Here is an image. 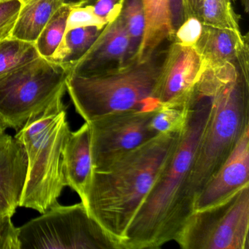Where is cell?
<instances>
[{
	"mask_svg": "<svg viewBox=\"0 0 249 249\" xmlns=\"http://www.w3.org/2000/svg\"><path fill=\"white\" fill-rule=\"evenodd\" d=\"M164 53L159 51L143 62L135 59L124 68L100 75L70 74L67 91L76 111L89 122L115 112L157 110V83Z\"/></svg>",
	"mask_w": 249,
	"mask_h": 249,
	"instance_id": "5",
	"label": "cell"
},
{
	"mask_svg": "<svg viewBox=\"0 0 249 249\" xmlns=\"http://www.w3.org/2000/svg\"><path fill=\"white\" fill-rule=\"evenodd\" d=\"M210 100L194 91L177 147L126 230L121 249H159L176 240L185 222L183 191L210 112Z\"/></svg>",
	"mask_w": 249,
	"mask_h": 249,
	"instance_id": "3",
	"label": "cell"
},
{
	"mask_svg": "<svg viewBox=\"0 0 249 249\" xmlns=\"http://www.w3.org/2000/svg\"><path fill=\"white\" fill-rule=\"evenodd\" d=\"M129 42L119 17L104 27L87 53L72 67L71 74L88 77L124 68L129 63Z\"/></svg>",
	"mask_w": 249,
	"mask_h": 249,
	"instance_id": "12",
	"label": "cell"
},
{
	"mask_svg": "<svg viewBox=\"0 0 249 249\" xmlns=\"http://www.w3.org/2000/svg\"><path fill=\"white\" fill-rule=\"evenodd\" d=\"M71 68L39 56L0 76V119L19 130L62 93Z\"/></svg>",
	"mask_w": 249,
	"mask_h": 249,
	"instance_id": "6",
	"label": "cell"
},
{
	"mask_svg": "<svg viewBox=\"0 0 249 249\" xmlns=\"http://www.w3.org/2000/svg\"><path fill=\"white\" fill-rule=\"evenodd\" d=\"M204 24L195 17H188L176 30L173 41L186 46H195L200 38Z\"/></svg>",
	"mask_w": 249,
	"mask_h": 249,
	"instance_id": "26",
	"label": "cell"
},
{
	"mask_svg": "<svg viewBox=\"0 0 249 249\" xmlns=\"http://www.w3.org/2000/svg\"><path fill=\"white\" fill-rule=\"evenodd\" d=\"M27 165L22 144L5 132L0 135V217L12 218L19 207Z\"/></svg>",
	"mask_w": 249,
	"mask_h": 249,
	"instance_id": "13",
	"label": "cell"
},
{
	"mask_svg": "<svg viewBox=\"0 0 249 249\" xmlns=\"http://www.w3.org/2000/svg\"><path fill=\"white\" fill-rule=\"evenodd\" d=\"M246 185H249V126L227 160L196 195L192 210L199 211L215 205Z\"/></svg>",
	"mask_w": 249,
	"mask_h": 249,
	"instance_id": "11",
	"label": "cell"
},
{
	"mask_svg": "<svg viewBox=\"0 0 249 249\" xmlns=\"http://www.w3.org/2000/svg\"><path fill=\"white\" fill-rule=\"evenodd\" d=\"M154 111L115 112L89 122L93 169L110 162L157 136L150 126Z\"/></svg>",
	"mask_w": 249,
	"mask_h": 249,
	"instance_id": "9",
	"label": "cell"
},
{
	"mask_svg": "<svg viewBox=\"0 0 249 249\" xmlns=\"http://www.w3.org/2000/svg\"><path fill=\"white\" fill-rule=\"evenodd\" d=\"M8 127L6 124H5V122L2 120V119H0V135L3 134L4 132H5V130Z\"/></svg>",
	"mask_w": 249,
	"mask_h": 249,
	"instance_id": "32",
	"label": "cell"
},
{
	"mask_svg": "<svg viewBox=\"0 0 249 249\" xmlns=\"http://www.w3.org/2000/svg\"><path fill=\"white\" fill-rule=\"evenodd\" d=\"M249 185L218 203L194 211L175 241L183 249H249Z\"/></svg>",
	"mask_w": 249,
	"mask_h": 249,
	"instance_id": "8",
	"label": "cell"
},
{
	"mask_svg": "<svg viewBox=\"0 0 249 249\" xmlns=\"http://www.w3.org/2000/svg\"><path fill=\"white\" fill-rule=\"evenodd\" d=\"M11 36L24 41L35 43L52 16L63 5L61 0L21 1Z\"/></svg>",
	"mask_w": 249,
	"mask_h": 249,
	"instance_id": "17",
	"label": "cell"
},
{
	"mask_svg": "<svg viewBox=\"0 0 249 249\" xmlns=\"http://www.w3.org/2000/svg\"><path fill=\"white\" fill-rule=\"evenodd\" d=\"M231 2H234V0H231ZM242 8L246 14H248L249 11V0H240Z\"/></svg>",
	"mask_w": 249,
	"mask_h": 249,
	"instance_id": "31",
	"label": "cell"
},
{
	"mask_svg": "<svg viewBox=\"0 0 249 249\" xmlns=\"http://www.w3.org/2000/svg\"><path fill=\"white\" fill-rule=\"evenodd\" d=\"M17 230L20 249H117L82 202L56 203Z\"/></svg>",
	"mask_w": 249,
	"mask_h": 249,
	"instance_id": "7",
	"label": "cell"
},
{
	"mask_svg": "<svg viewBox=\"0 0 249 249\" xmlns=\"http://www.w3.org/2000/svg\"><path fill=\"white\" fill-rule=\"evenodd\" d=\"M205 68V61L195 46L171 42L159 74L157 95L160 106L187 104Z\"/></svg>",
	"mask_w": 249,
	"mask_h": 249,
	"instance_id": "10",
	"label": "cell"
},
{
	"mask_svg": "<svg viewBox=\"0 0 249 249\" xmlns=\"http://www.w3.org/2000/svg\"><path fill=\"white\" fill-rule=\"evenodd\" d=\"M145 18V30L136 59L143 62L160 51L166 41L174 40L169 0H141Z\"/></svg>",
	"mask_w": 249,
	"mask_h": 249,
	"instance_id": "16",
	"label": "cell"
},
{
	"mask_svg": "<svg viewBox=\"0 0 249 249\" xmlns=\"http://www.w3.org/2000/svg\"><path fill=\"white\" fill-rule=\"evenodd\" d=\"M124 0H87L82 5H91L94 13L108 23L115 21L120 15Z\"/></svg>",
	"mask_w": 249,
	"mask_h": 249,
	"instance_id": "27",
	"label": "cell"
},
{
	"mask_svg": "<svg viewBox=\"0 0 249 249\" xmlns=\"http://www.w3.org/2000/svg\"><path fill=\"white\" fill-rule=\"evenodd\" d=\"M63 5H68L70 6H74V5H82L85 3L87 0H61Z\"/></svg>",
	"mask_w": 249,
	"mask_h": 249,
	"instance_id": "30",
	"label": "cell"
},
{
	"mask_svg": "<svg viewBox=\"0 0 249 249\" xmlns=\"http://www.w3.org/2000/svg\"><path fill=\"white\" fill-rule=\"evenodd\" d=\"M203 1L204 0H185L186 18L190 17H196Z\"/></svg>",
	"mask_w": 249,
	"mask_h": 249,
	"instance_id": "29",
	"label": "cell"
},
{
	"mask_svg": "<svg viewBox=\"0 0 249 249\" xmlns=\"http://www.w3.org/2000/svg\"><path fill=\"white\" fill-rule=\"evenodd\" d=\"M71 8L70 5H61L35 42L37 52L42 57L50 58L60 44L66 31Z\"/></svg>",
	"mask_w": 249,
	"mask_h": 249,
	"instance_id": "22",
	"label": "cell"
},
{
	"mask_svg": "<svg viewBox=\"0 0 249 249\" xmlns=\"http://www.w3.org/2000/svg\"><path fill=\"white\" fill-rule=\"evenodd\" d=\"M21 1H24V0H21Z\"/></svg>",
	"mask_w": 249,
	"mask_h": 249,
	"instance_id": "33",
	"label": "cell"
},
{
	"mask_svg": "<svg viewBox=\"0 0 249 249\" xmlns=\"http://www.w3.org/2000/svg\"><path fill=\"white\" fill-rule=\"evenodd\" d=\"M107 23L94 13L92 5H78L71 6L68 16L66 31L72 29L86 27L104 28ZM65 31V32H66Z\"/></svg>",
	"mask_w": 249,
	"mask_h": 249,
	"instance_id": "24",
	"label": "cell"
},
{
	"mask_svg": "<svg viewBox=\"0 0 249 249\" xmlns=\"http://www.w3.org/2000/svg\"><path fill=\"white\" fill-rule=\"evenodd\" d=\"M36 43L10 36L0 41V76L37 59Z\"/></svg>",
	"mask_w": 249,
	"mask_h": 249,
	"instance_id": "20",
	"label": "cell"
},
{
	"mask_svg": "<svg viewBox=\"0 0 249 249\" xmlns=\"http://www.w3.org/2000/svg\"><path fill=\"white\" fill-rule=\"evenodd\" d=\"M182 129L160 134L93 169L81 202L117 249H121L128 227L173 156Z\"/></svg>",
	"mask_w": 249,
	"mask_h": 249,
	"instance_id": "1",
	"label": "cell"
},
{
	"mask_svg": "<svg viewBox=\"0 0 249 249\" xmlns=\"http://www.w3.org/2000/svg\"><path fill=\"white\" fill-rule=\"evenodd\" d=\"M22 2L0 0V41L11 36Z\"/></svg>",
	"mask_w": 249,
	"mask_h": 249,
	"instance_id": "25",
	"label": "cell"
},
{
	"mask_svg": "<svg viewBox=\"0 0 249 249\" xmlns=\"http://www.w3.org/2000/svg\"><path fill=\"white\" fill-rule=\"evenodd\" d=\"M119 18L129 38V63L136 59L145 30V18L141 0H124Z\"/></svg>",
	"mask_w": 249,
	"mask_h": 249,
	"instance_id": "19",
	"label": "cell"
},
{
	"mask_svg": "<svg viewBox=\"0 0 249 249\" xmlns=\"http://www.w3.org/2000/svg\"><path fill=\"white\" fill-rule=\"evenodd\" d=\"M195 91L210 100V112L183 191L185 221L194 199L249 126V59L206 65Z\"/></svg>",
	"mask_w": 249,
	"mask_h": 249,
	"instance_id": "2",
	"label": "cell"
},
{
	"mask_svg": "<svg viewBox=\"0 0 249 249\" xmlns=\"http://www.w3.org/2000/svg\"><path fill=\"white\" fill-rule=\"evenodd\" d=\"M189 109V102L186 105L160 106L151 118V131L158 135L180 130L187 120Z\"/></svg>",
	"mask_w": 249,
	"mask_h": 249,
	"instance_id": "23",
	"label": "cell"
},
{
	"mask_svg": "<svg viewBox=\"0 0 249 249\" xmlns=\"http://www.w3.org/2000/svg\"><path fill=\"white\" fill-rule=\"evenodd\" d=\"M195 18L204 25L240 30V17L234 11L231 0H204Z\"/></svg>",
	"mask_w": 249,
	"mask_h": 249,
	"instance_id": "21",
	"label": "cell"
},
{
	"mask_svg": "<svg viewBox=\"0 0 249 249\" xmlns=\"http://www.w3.org/2000/svg\"><path fill=\"white\" fill-rule=\"evenodd\" d=\"M59 94L39 114L32 116L15 138L27 157V173L19 207L40 213L58 203L68 186L63 170V150L71 132L66 106Z\"/></svg>",
	"mask_w": 249,
	"mask_h": 249,
	"instance_id": "4",
	"label": "cell"
},
{
	"mask_svg": "<svg viewBox=\"0 0 249 249\" xmlns=\"http://www.w3.org/2000/svg\"><path fill=\"white\" fill-rule=\"evenodd\" d=\"M195 47L206 65L234 63L249 58V36L241 30L204 25Z\"/></svg>",
	"mask_w": 249,
	"mask_h": 249,
	"instance_id": "15",
	"label": "cell"
},
{
	"mask_svg": "<svg viewBox=\"0 0 249 249\" xmlns=\"http://www.w3.org/2000/svg\"><path fill=\"white\" fill-rule=\"evenodd\" d=\"M170 1V14L172 25L174 33L186 19L185 0H169Z\"/></svg>",
	"mask_w": 249,
	"mask_h": 249,
	"instance_id": "28",
	"label": "cell"
},
{
	"mask_svg": "<svg viewBox=\"0 0 249 249\" xmlns=\"http://www.w3.org/2000/svg\"><path fill=\"white\" fill-rule=\"evenodd\" d=\"M63 170L68 186L84 199L93 172L91 134L88 122L70 132L63 150Z\"/></svg>",
	"mask_w": 249,
	"mask_h": 249,
	"instance_id": "14",
	"label": "cell"
},
{
	"mask_svg": "<svg viewBox=\"0 0 249 249\" xmlns=\"http://www.w3.org/2000/svg\"><path fill=\"white\" fill-rule=\"evenodd\" d=\"M103 29L86 27L65 32L60 44L49 60L65 66L72 67L87 53Z\"/></svg>",
	"mask_w": 249,
	"mask_h": 249,
	"instance_id": "18",
	"label": "cell"
}]
</instances>
